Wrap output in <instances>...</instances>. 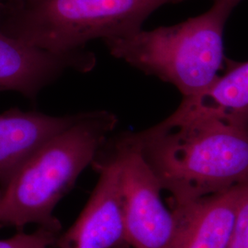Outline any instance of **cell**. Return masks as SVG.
Listing matches in <instances>:
<instances>
[{"label":"cell","mask_w":248,"mask_h":248,"mask_svg":"<svg viewBox=\"0 0 248 248\" xmlns=\"http://www.w3.org/2000/svg\"><path fill=\"white\" fill-rule=\"evenodd\" d=\"M240 184L189 202L169 200L175 230L168 248H228Z\"/></svg>","instance_id":"ba28073f"},{"label":"cell","mask_w":248,"mask_h":248,"mask_svg":"<svg viewBox=\"0 0 248 248\" xmlns=\"http://www.w3.org/2000/svg\"><path fill=\"white\" fill-rule=\"evenodd\" d=\"M99 175L89 202L69 229L60 232L56 248H130L120 189L119 165L104 144L91 165Z\"/></svg>","instance_id":"8992f818"},{"label":"cell","mask_w":248,"mask_h":248,"mask_svg":"<svg viewBox=\"0 0 248 248\" xmlns=\"http://www.w3.org/2000/svg\"><path fill=\"white\" fill-rule=\"evenodd\" d=\"M228 248H248V180L240 184V193Z\"/></svg>","instance_id":"7c38bea8"},{"label":"cell","mask_w":248,"mask_h":248,"mask_svg":"<svg viewBox=\"0 0 248 248\" xmlns=\"http://www.w3.org/2000/svg\"><path fill=\"white\" fill-rule=\"evenodd\" d=\"M1 193H2V192H1V190H0V200H1Z\"/></svg>","instance_id":"5bb4252c"},{"label":"cell","mask_w":248,"mask_h":248,"mask_svg":"<svg viewBox=\"0 0 248 248\" xmlns=\"http://www.w3.org/2000/svg\"><path fill=\"white\" fill-rule=\"evenodd\" d=\"M226 70L200 93L182 99L168 118L179 123L197 117L248 112V61L225 59Z\"/></svg>","instance_id":"30bf717a"},{"label":"cell","mask_w":248,"mask_h":248,"mask_svg":"<svg viewBox=\"0 0 248 248\" xmlns=\"http://www.w3.org/2000/svg\"><path fill=\"white\" fill-rule=\"evenodd\" d=\"M130 134L170 201H195L248 180V112L165 119Z\"/></svg>","instance_id":"6da1fadb"},{"label":"cell","mask_w":248,"mask_h":248,"mask_svg":"<svg viewBox=\"0 0 248 248\" xmlns=\"http://www.w3.org/2000/svg\"><path fill=\"white\" fill-rule=\"evenodd\" d=\"M241 0H213L207 11L171 26L103 41L109 53L174 86L183 98L206 89L225 62L223 34Z\"/></svg>","instance_id":"3957f363"},{"label":"cell","mask_w":248,"mask_h":248,"mask_svg":"<svg viewBox=\"0 0 248 248\" xmlns=\"http://www.w3.org/2000/svg\"><path fill=\"white\" fill-rule=\"evenodd\" d=\"M96 62L95 54L87 49L53 53L11 37L0 29V92H17L34 100L65 73H88Z\"/></svg>","instance_id":"52a82bcc"},{"label":"cell","mask_w":248,"mask_h":248,"mask_svg":"<svg viewBox=\"0 0 248 248\" xmlns=\"http://www.w3.org/2000/svg\"><path fill=\"white\" fill-rule=\"evenodd\" d=\"M83 114L48 115L16 108L0 113V190L36 151Z\"/></svg>","instance_id":"9c48e42d"},{"label":"cell","mask_w":248,"mask_h":248,"mask_svg":"<svg viewBox=\"0 0 248 248\" xmlns=\"http://www.w3.org/2000/svg\"><path fill=\"white\" fill-rule=\"evenodd\" d=\"M185 0H9L0 2V29L49 52L87 49L90 42L142 30L157 9Z\"/></svg>","instance_id":"277c9868"},{"label":"cell","mask_w":248,"mask_h":248,"mask_svg":"<svg viewBox=\"0 0 248 248\" xmlns=\"http://www.w3.org/2000/svg\"><path fill=\"white\" fill-rule=\"evenodd\" d=\"M4 1H9V0H0V2H4Z\"/></svg>","instance_id":"4fadbf2b"},{"label":"cell","mask_w":248,"mask_h":248,"mask_svg":"<svg viewBox=\"0 0 248 248\" xmlns=\"http://www.w3.org/2000/svg\"><path fill=\"white\" fill-rule=\"evenodd\" d=\"M104 147L119 165L120 189L131 248H168L175 217L161 199L159 180L143 158L130 132L110 135Z\"/></svg>","instance_id":"5b68a950"},{"label":"cell","mask_w":248,"mask_h":248,"mask_svg":"<svg viewBox=\"0 0 248 248\" xmlns=\"http://www.w3.org/2000/svg\"><path fill=\"white\" fill-rule=\"evenodd\" d=\"M117 124L110 111H86L36 151L1 190L0 227L22 230L36 223L61 231L53 214L55 206L92 165Z\"/></svg>","instance_id":"7a4b0ae2"},{"label":"cell","mask_w":248,"mask_h":248,"mask_svg":"<svg viewBox=\"0 0 248 248\" xmlns=\"http://www.w3.org/2000/svg\"><path fill=\"white\" fill-rule=\"evenodd\" d=\"M60 230L39 226L37 230L25 233L19 232L9 239L0 240V248H48L53 247Z\"/></svg>","instance_id":"8fae6325"}]
</instances>
